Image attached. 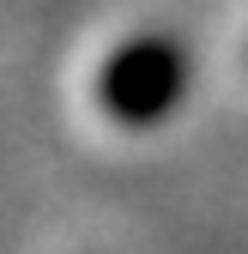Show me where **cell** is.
<instances>
[{"label": "cell", "instance_id": "cell-1", "mask_svg": "<svg viewBox=\"0 0 248 254\" xmlns=\"http://www.w3.org/2000/svg\"><path fill=\"white\" fill-rule=\"evenodd\" d=\"M182 91H188V55H182L176 37H158V30H139V37L115 43L97 73H91V103L109 127H158L164 115H176Z\"/></svg>", "mask_w": 248, "mask_h": 254}]
</instances>
